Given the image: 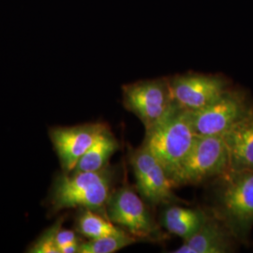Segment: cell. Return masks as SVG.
<instances>
[{"instance_id": "1", "label": "cell", "mask_w": 253, "mask_h": 253, "mask_svg": "<svg viewBox=\"0 0 253 253\" xmlns=\"http://www.w3.org/2000/svg\"><path fill=\"white\" fill-rule=\"evenodd\" d=\"M113 172L106 166L96 172H63L54 179L49 196L51 213L81 208L99 212L112 194Z\"/></svg>"}, {"instance_id": "2", "label": "cell", "mask_w": 253, "mask_h": 253, "mask_svg": "<svg viewBox=\"0 0 253 253\" xmlns=\"http://www.w3.org/2000/svg\"><path fill=\"white\" fill-rule=\"evenodd\" d=\"M197 136L190 112L175 105L167 118L145 131L143 145L161 163L172 182Z\"/></svg>"}, {"instance_id": "3", "label": "cell", "mask_w": 253, "mask_h": 253, "mask_svg": "<svg viewBox=\"0 0 253 253\" xmlns=\"http://www.w3.org/2000/svg\"><path fill=\"white\" fill-rule=\"evenodd\" d=\"M215 216L233 236L246 241L253 227V170L219 176Z\"/></svg>"}, {"instance_id": "4", "label": "cell", "mask_w": 253, "mask_h": 253, "mask_svg": "<svg viewBox=\"0 0 253 253\" xmlns=\"http://www.w3.org/2000/svg\"><path fill=\"white\" fill-rule=\"evenodd\" d=\"M228 153L222 136L198 135L172 177V185L179 187L219 177L228 171Z\"/></svg>"}, {"instance_id": "5", "label": "cell", "mask_w": 253, "mask_h": 253, "mask_svg": "<svg viewBox=\"0 0 253 253\" xmlns=\"http://www.w3.org/2000/svg\"><path fill=\"white\" fill-rule=\"evenodd\" d=\"M122 91L125 108L141 120L145 131L160 124L175 106L166 78L125 84Z\"/></svg>"}, {"instance_id": "6", "label": "cell", "mask_w": 253, "mask_h": 253, "mask_svg": "<svg viewBox=\"0 0 253 253\" xmlns=\"http://www.w3.org/2000/svg\"><path fill=\"white\" fill-rule=\"evenodd\" d=\"M105 210L113 223L140 241L161 240L163 237L145 203L129 187H122L112 192Z\"/></svg>"}, {"instance_id": "7", "label": "cell", "mask_w": 253, "mask_h": 253, "mask_svg": "<svg viewBox=\"0 0 253 253\" xmlns=\"http://www.w3.org/2000/svg\"><path fill=\"white\" fill-rule=\"evenodd\" d=\"M253 103L242 90L228 88L219 98L205 108L190 112L197 135H222L243 118Z\"/></svg>"}, {"instance_id": "8", "label": "cell", "mask_w": 253, "mask_h": 253, "mask_svg": "<svg viewBox=\"0 0 253 253\" xmlns=\"http://www.w3.org/2000/svg\"><path fill=\"white\" fill-rule=\"evenodd\" d=\"M168 79L173 103L189 112L205 108L230 87L224 77L214 74L187 73Z\"/></svg>"}, {"instance_id": "9", "label": "cell", "mask_w": 253, "mask_h": 253, "mask_svg": "<svg viewBox=\"0 0 253 253\" xmlns=\"http://www.w3.org/2000/svg\"><path fill=\"white\" fill-rule=\"evenodd\" d=\"M129 161L137 190L144 199L153 206L173 205L180 201L173 193L174 187L163 166L144 145L130 154Z\"/></svg>"}, {"instance_id": "10", "label": "cell", "mask_w": 253, "mask_h": 253, "mask_svg": "<svg viewBox=\"0 0 253 253\" xmlns=\"http://www.w3.org/2000/svg\"><path fill=\"white\" fill-rule=\"evenodd\" d=\"M106 126L101 123H92L50 129L49 136L64 172H73L84 154Z\"/></svg>"}, {"instance_id": "11", "label": "cell", "mask_w": 253, "mask_h": 253, "mask_svg": "<svg viewBox=\"0 0 253 253\" xmlns=\"http://www.w3.org/2000/svg\"><path fill=\"white\" fill-rule=\"evenodd\" d=\"M221 136L228 153V171L253 170V104L244 117Z\"/></svg>"}, {"instance_id": "12", "label": "cell", "mask_w": 253, "mask_h": 253, "mask_svg": "<svg viewBox=\"0 0 253 253\" xmlns=\"http://www.w3.org/2000/svg\"><path fill=\"white\" fill-rule=\"evenodd\" d=\"M233 238L216 216L208 215L199 230L175 250L174 253H226L233 251Z\"/></svg>"}, {"instance_id": "13", "label": "cell", "mask_w": 253, "mask_h": 253, "mask_svg": "<svg viewBox=\"0 0 253 253\" xmlns=\"http://www.w3.org/2000/svg\"><path fill=\"white\" fill-rule=\"evenodd\" d=\"M208 216L203 210L182 208L173 204L164 209L162 222L169 233L187 240L199 230Z\"/></svg>"}, {"instance_id": "14", "label": "cell", "mask_w": 253, "mask_h": 253, "mask_svg": "<svg viewBox=\"0 0 253 253\" xmlns=\"http://www.w3.org/2000/svg\"><path fill=\"white\" fill-rule=\"evenodd\" d=\"M118 149L116 137L106 126L77 163L73 172H96L105 168Z\"/></svg>"}, {"instance_id": "15", "label": "cell", "mask_w": 253, "mask_h": 253, "mask_svg": "<svg viewBox=\"0 0 253 253\" xmlns=\"http://www.w3.org/2000/svg\"><path fill=\"white\" fill-rule=\"evenodd\" d=\"M76 229L79 234L88 239L126 233L125 230L113 223L108 217L105 218L99 212L91 209H82V213L77 218Z\"/></svg>"}, {"instance_id": "16", "label": "cell", "mask_w": 253, "mask_h": 253, "mask_svg": "<svg viewBox=\"0 0 253 253\" xmlns=\"http://www.w3.org/2000/svg\"><path fill=\"white\" fill-rule=\"evenodd\" d=\"M136 237L123 233L119 235L102 236L96 239H89L80 244L78 253H114L139 242Z\"/></svg>"}, {"instance_id": "17", "label": "cell", "mask_w": 253, "mask_h": 253, "mask_svg": "<svg viewBox=\"0 0 253 253\" xmlns=\"http://www.w3.org/2000/svg\"><path fill=\"white\" fill-rule=\"evenodd\" d=\"M62 225V220L57 221L50 229L46 230L43 235H41L32 247L29 248V253H59L55 243V235L57 230Z\"/></svg>"}, {"instance_id": "18", "label": "cell", "mask_w": 253, "mask_h": 253, "mask_svg": "<svg viewBox=\"0 0 253 253\" xmlns=\"http://www.w3.org/2000/svg\"><path fill=\"white\" fill-rule=\"evenodd\" d=\"M76 241H79V239L75 232H73L72 230H65L62 229V227H60L57 230L56 235H55V243L57 246L58 252H59V249L63 247L64 245L76 242Z\"/></svg>"}, {"instance_id": "19", "label": "cell", "mask_w": 253, "mask_h": 253, "mask_svg": "<svg viewBox=\"0 0 253 253\" xmlns=\"http://www.w3.org/2000/svg\"><path fill=\"white\" fill-rule=\"evenodd\" d=\"M80 242L76 241V242H72L69 244L64 245L63 247H61L59 249V253H75L79 252V248H80Z\"/></svg>"}]
</instances>
